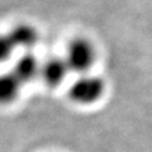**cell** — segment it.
I'll use <instances>...</instances> for the list:
<instances>
[{"instance_id": "6da1fadb", "label": "cell", "mask_w": 152, "mask_h": 152, "mask_svg": "<svg viewBox=\"0 0 152 152\" xmlns=\"http://www.w3.org/2000/svg\"><path fill=\"white\" fill-rule=\"evenodd\" d=\"M105 91V83L98 76L84 74L70 86L69 95L76 104L89 105L102 99Z\"/></svg>"}, {"instance_id": "7a4b0ae2", "label": "cell", "mask_w": 152, "mask_h": 152, "mask_svg": "<svg viewBox=\"0 0 152 152\" xmlns=\"http://www.w3.org/2000/svg\"><path fill=\"white\" fill-rule=\"evenodd\" d=\"M96 58V52L94 46L86 39H75L70 43L66 52L65 61L70 71L86 74Z\"/></svg>"}, {"instance_id": "3957f363", "label": "cell", "mask_w": 152, "mask_h": 152, "mask_svg": "<svg viewBox=\"0 0 152 152\" xmlns=\"http://www.w3.org/2000/svg\"><path fill=\"white\" fill-rule=\"evenodd\" d=\"M69 72L70 69L65 58H58V57L50 58L41 66L42 77H43L45 83L52 88H56L60 84H62Z\"/></svg>"}, {"instance_id": "277c9868", "label": "cell", "mask_w": 152, "mask_h": 152, "mask_svg": "<svg viewBox=\"0 0 152 152\" xmlns=\"http://www.w3.org/2000/svg\"><path fill=\"white\" fill-rule=\"evenodd\" d=\"M41 66L42 65L38 62L36 56H33L32 53H26L18 58L12 72L17 76L22 84H26L36 79L38 74H41Z\"/></svg>"}, {"instance_id": "5b68a950", "label": "cell", "mask_w": 152, "mask_h": 152, "mask_svg": "<svg viewBox=\"0 0 152 152\" xmlns=\"http://www.w3.org/2000/svg\"><path fill=\"white\" fill-rule=\"evenodd\" d=\"M14 47H20L23 50H29L34 47L38 41V33L33 27L28 24H19L8 33Z\"/></svg>"}, {"instance_id": "8992f818", "label": "cell", "mask_w": 152, "mask_h": 152, "mask_svg": "<svg viewBox=\"0 0 152 152\" xmlns=\"http://www.w3.org/2000/svg\"><path fill=\"white\" fill-rule=\"evenodd\" d=\"M22 83L13 72L0 75V104H10L18 98Z\"/></svg>"}, {"instance_id": "52a82bcc", "label": "cell", "mask_w": 152, "mask_h": 152, "mask_svg": "<svg viewBox=\"0 0 152 152\" xmlns=\"http://www.w3.org/2000/svg\"><path fill=\"white\" fill-rule=\"evenodd\" d=\"M15 47L12 43L10 38L8 34L0 36V64L5 62L12 57Z\"/></svg>"}]
</instances>
